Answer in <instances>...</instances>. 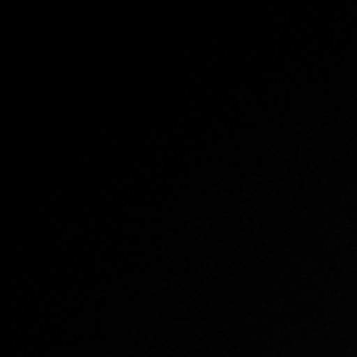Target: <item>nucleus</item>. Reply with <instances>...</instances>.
I'll use <instances>...</instances> for the list:
<instances>
[]
</instances>
